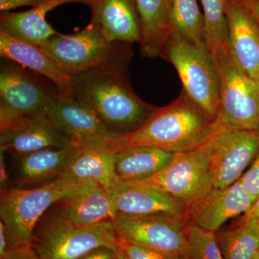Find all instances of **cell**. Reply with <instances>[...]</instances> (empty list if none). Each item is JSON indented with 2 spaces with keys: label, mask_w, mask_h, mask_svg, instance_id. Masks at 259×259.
<instances>
[{
  "label": "cell",
  "mask_w": 259,
  "mask_h": 259,
  "mask_svg": "<svg viewBox=\"0 0 259 259\" xmlns=\"http://www.w3.org/2000/svg\"><path fill=\"white\" fill-rule=\"evenodd\" d=\"M127 66H110L70 76L66 94L91 109L112 129L131 135L158 107L136 95L129 81Z\"/></svg>",
  "instance_id": "1"
},
{
  "label": "cell",
  "mask_w": 259,
  "mask_h": 259,
  "mask_svg": "<svg viewBox=\"0 0 259 259\" xmlns=\"http://www.w3.org/2000/svg\"><path fill=\"white\" fill-rule=\"evenodd\" d=\"M184 90L175 101L158 107L141 128L129 135V146H156L175 153L188 152L208 141L223 128Z\"/></svg>",
  "instance_id": "2"
},
{
  "label": "cell",
  "mask_w": 259,
  "mask_h": 259,
  "mask_svg": "<svg viewBox=\"0 0 259 259\" xmlns=\"http://www.w3.org/2000/svg\"><path fill=\"white\" fill-rule=\"evenodd\" d=\"M131 44L107 40L91 22L74 34L58 33L40 47L63 74L71 76L93 70L128 66Z\"/></svg>",
  "instance_id": "3"
},
{
  "label": "cell",
  "mask_w": 259,
  "mask_h": 259,
  "mask_svg": "<svg viewBox=\"0 0 259 259\" xmlns=\"http://www.w3.org/2000/svg\"><path fill=\"white\" fill-rule=\"evenodd\" d=\"M90 180L59 179L32 189L10 186L0 197V217L8 238V251L31 245L37 223L51 206L84 187Z\"/></svg>",
  "instance_id": "4"
},
{
  "label": "cell",
  "mask_w": 259,
  "mask_h": 259,
  "mask_svg": "<svg viewBox=\"0 0 259 259\" xmlns=\"http://www.w3.org/2000/svg\"><path fill=\"white\" fill-rule=\"evenodd\" d=\"M120 243L112 220L82 226L47 212L34 229L31 247L39 259H79L98 247L120 251Z\"/></svg>",
  "instance_id": "5"
},
{
  "label": "cell",
  "mask_w": 259,
  "mask_h": 259,
  "mask_svg": "<svg viewBox=\"0 0 259 259\" xmlns=\"http://www.w3.org/2000/svg\"><path fill=\"white\" fill-rule=\"evenodd\" d=\"M162 58L176 68L183 90L212 120L218 121L221 77L207 47H199L171 34Z\"/></svg>",
  "instance_id": "6"
},
{
  "label": "cell",
  "mask_w": 259,
  "mask_h": 259,
  "mask_svg": "<svg viewBox=\"0 0 259 259\" xmlns=\"http://www.w3.org/2000/svg\"><path fill=\"white\" fill-rule=\"evenodd\" d=\"M213 57L221 77L218 121L228 128L259 132V83L240 67L231 51Z\"/></svg>",
  "instance_id": "7"
},
{
  "label": "cell",
  "mask_w": 259,
  "mask_h": 259,
  "mask_svg": "<svg viewBox=\"0 0 259 259\" xmlns=\"http://www.w3.org/2000/svg\"><path fill=\"white\" fill-rule=\"evenodd\" d=\"M55 83L13 61L0 67V128L26 116L46 111L60 93Z\"/></svg>",
  "instance_id": "8"
},
{
  "label": "cell",
  "mask_w": 259,
  "mask_h": 259,
  "mask_svg": "<svg viewBox=\"0 0 259 259\" xmlns=\"http://www.w3.org/2000/svg\"><path fill=\"white\" fill-rule=\"evenodd\" d=\"M46 112L58 131L76 146L117 151L128 144L129 135L109 127L91 109L68 94H58Z\"/></svg>",
  "instance_id": "9"
},
{
  "label": "cell",
  "mask_w": 259,
  "mask_h": 259,
  "mask_svg": "<svg viewBox=\"0 0 259 259\" xmlns=\"http://www.w3.org/2000/svg\"><path fill=\"white\" fill-rule=\"evenodd\" d=\"M112 222L121 241L151 248L172 259H189V225L185 216L118 214Z\"/></svg>",
  "instance_id": "10"
},
{
  "label": "cell",
  "mask_w": 259,
  "mask_h": 259,
  "mask_svg": "<svg viewBox=\"0 0 259 259\" xmlns=\"http://www.w3.org/2000/svg\"><path fill=\"white\" fill-rule=\"evenodd\" d=\"M209 141L192 151L176 153L163 169L145 181L184 203L202 198L214 188Z\"/></svg>",
  "instance_id": "11"
},
{
  "label": "cell",
  "mask_w": 259,
  "mask_h": 259,
  "mask_svg": "<svg viewBox=\"0 0 259 259\" xmlns=\"http://www.w3.org/2000/svg\"><path fill=\"white\" fill-rule=\"evenodd\" d=\"M214 188H226L241 179L259 152V132L223 127L209 139Z\"/></svg>",
  "instance_id": "12"
},
{
  "label": "cell",
  "mask_w": 259,
  "mask_h": 259,
  "mask_svg": "<svg viewBox=\"0 0 259 259\" xmlns=\"http://www.w3.org/2000/svg\"><path fill=\"white\" fill-rule=\"evenodd\" d=\"M77 146L58 131L47 112L26 116L0 128V151L15 157L45 148Z\"/></svg>",
  "instance_id": "13"
},
{
  "label": "cell",
  "mask_w": 259,
  "mask_h": 259,
  "mask_svg": "<svg viewBox=\"0 0 259 259\" xmlns=\"http://www.w3.org/2000/svg\"><path fill=\"white\" fill-rule=\"evenodd\" d=\"M254 201L245 192L241 180L226 188H213L199 200L190 204L187 214L189 226L216 231L232 218L246 214Z\"/></svg>",
  "instance_id": "14"
},
{
  "label": "cell",
  "mask_w": 259,
  "mask_h": 259,
  "mask_svg": "<svg viewBox=\"0 0 259 259\" xmlns=\"http://www.w3.org/2000/svg\"><path fill=\"white\" fill-rule=\"evenodd\" d=\"M109 195L115 215L168 214L187 217L190 206L146 181H122Z\"/></svg>",
  "instance_id": "15"
},
{
  "label": "cell",
  "mask_w": 259,
  "mask_h": 259,
  "mask_svg": "<svg viewBox=\"0 0 259 259\" xmlns=\"http://www.w3.org/2000/svg\"><path fill=\"white\" fill-rule=\"evenodd\" d=\"M230 51L237 64L259 83V27L238 0H227Z\"/></svg>",
  "instance_id": "16"
},
{
  "label": "cell",
  "mask_w": 259,
  "mask_h": 259,
  "mask_svg": "<svg viewBox=\"0 0 259 259\" xmlns=\"http://www.w3.org/2000/svg\"><path fill=\"white\" fill-rule=\"evenodd\" d=\"M47 212L82 226L97 224L115 216L110 195L92 180L80 190L59 199Z\"/></svg>",
  "instance_id": "17"
},
{
  "label": "cell",
  "mask_w": 259,
  "mask_h": 259,
  "mask_svg": "<svg viewBox=\"0 0 259 259\" xmlns=\"http://www.w3.org/2000/svg\"><path fill=\"white\" fill-rule=\"evenodd\" d=\"M90 22L110 42L141 41V23L136 0H88Z\"/></svg>",
  "instance_id": "18"
},
{
  "label": "cell",
  "mask_w": 259,
  "mask_h": 259,
  "mask_svg": "<svg viewBox=\"0 0 259 259\" xmlns=\"http://www.w3.org/2000/svg\"><path fill=\"white\" fill-rule=\"evenodd\" d=\"M79 146L49 148L17 158L15 185L20 189H32L49 185L61 178Z\"/></svg>",
  "instance_id": "19"
},
{
  "label": "cell",
  "mask_w": 259,
  "mask_h": 259,
  "mask_svg": "<svg viewBox=\"0 0 259 259\" xmlns=\"http://www.w3.org/2000/svg\"><path fill=\"white\" fill-rule=\"evenodd\" d=\"M88 0H49L24 12H2L0 31L37 47L45 45L49 39L59 33L48 23L49 12L69 3L88 4Z\"/></svg>",
  "instance_id": "20"
},
{
  "label": "cell",
  "mask_w": 259,
  "mask_h": 259,
  "mask_svg": "<svg viewBox=\"0 0 259 259\" xmlns=\"http://www.w3.org/2000/svg\"><path fill=\"white\" fill-rule=\"evenodd\" d=\"M117 151L79 146L60 179L94 181L107 193H111L122 181L116 173Z\"/></svg>",
  "instance_id": "21"
},
{
  "label": "cell",
  "mask_w": 259,
  "mask_h": 259,
  "mask_svg": "<svg viewBox=\"0 0 259 259\" xmlns=\"http://www.w3.org/2000/svg\"><path fill=\"white\" fill-rule=\"evenodd\" d=\"M171 3L172 0H136L141 23L140 50L144 57H161L171 36Z\"/></svg>",
  "instance_id": "22"
},
{
  "label": "cell",
  "mask_w": 259,
  "mask_h": 259,
  "mask_svg": "<svg viewBox=\"0 0 259 259\" xmlns=\"http://www.w3.org/2000/svg\"><path fill=\"white\" fill-rule=\"evenodd\" d=\"M0 55L53 81L61 93H67L70 76L63 74L40 47L0 31Z\"/></svg>",
  "instance_id": "23"
},
{
  "label": "cell",
  "mask_w": 259,
  "mask_h": 259,
  "mask_svg": "<svg viewBox=\"0 0 259 259\" xmlns=\"http://www.w3.org/2000/svg\"><path fill=\"white\" fill-rule=\"evenodd\" d=\"M175 155L156 146L127 145L117 151L116 173L122 181L147 180L163 169Z\"/></svg>",
  "instance_id": "24"
},
{
  "label": "cell",
  "mask_w": 259,
  "mask_h": 259,
  "mask_svg": "<svg viewBox=\"0 0 259 259\" xmlns=\"http://www.w3.org/2000/svg\"><path fill=\"white\" fill-rule=\"evenodd\" d=\"M215 236L224 259H253L259 253V222L246 214L234 228Z\"/></svg>",
  "instance_id": "25"
},
{
  "label": "cell",
  "mask_w": 259,
  "mask_h": 259,
  "mask_svg": "<svg viewBox=\"0 0 259 259\" xmlns=\"http://www.w3.org/2000/svg\"><path fill=\"white\" fill-rule=\"evenodd\" d=\"M170 25L171 35H178L194 45L207 47L204 15L197 0H172Z\"/></svg>",
  "instance_id": "26"
},
{
  "label": "cell",
  "mask_w": 259,
  "mask_h": 259,
  "mask_svg": "<svg viewBox=\"0 0 259 259\" xmlns=\"http://www.w3.org/2000/svg\"><path fill=\"white\" fill-rule=\"evenodd\" d=\"M226 1L200 0L204 11L206 44L212 56L230 50Z\"/></svg>",
  "instance_id": "27"
},
{
  "label": "cell",
  "mask_w": 259,
  "mask_h": 259,
  "mask_svg": "<svg viewBox=\"0 0 259 259\" xmlns=\"http://www.w3.org/2000/svg\"><path fill=\"white\" fill-rule=\"evenodd\" d=\"M187 241L189 259H224L214 232L190 226L187 231Z\"/></svg>",
  "instance_id": "28"
},
{
  "label": "cell",
  "mask_w": 259,
  "mask_h": 259,
  "mask_svg": "<svg viewBox=\"0 0 259 259\" xmlns=\"http://www.w3.org/2000/svg\"><path fill=\"white\" fill-rule=\"evenodd\" d=\"M120 250L126 259H172L156 250L121 241Z\"/></svg>",
  "instance_id": "29"
},
{
  "label": "cell",
  "mask_w": 259,
  "mask_h": 259,
  "mask_svg": "<svg viewBox=\"0 0 259 259\" xmlns=\"http://www.w3.org/2000/svg\"><path fill=\"white\" fill-rule=\"evenodd\" d=\"M240 180L245 192L255 202L259 197V152L248 171L243 174Z\"/></svg>",
  "instance_id": "30"
},
{
  "label": "cell",
  "mask_w": 259,
  "mask_h": 259,
  "mask_svg": "<svg viewBox=\"0 0 259 259\" xmlns=\"http://www.w3.org/2000/svg\"><path fill=\"white\" fill-rule=\"evenodd\" d=\"M49 0H0V10L2 12L12 11L22 7H35L47 3Z\"/></svg>",
  "instance_id": "31"
},
{
  "label": "cell",
  "mask_w": 259,
  "mask_h": 259,
  "mask_svg": "<svg viewBox=\"0 0 259 259\" xmlns=\"http://www.w3.org/2000/svg\"><path fill=\"white\" fill-rule=\"evenodd\" d=\"M120 251L107 246L98 247L90 250L79 259H118Z\"/></svg>",
  "instance_id": "32"
},
{
  "label": "cell",
  "mask_w": 259,
  "mask_h": 259,
  "mask_svg": "<svg viewBox=\"0 0 259 259\" xmlns=\"http://www.w3.org/2000/svg\"><path fill=\"white\" fill-rule=\"evenodd\" d=\"M3 259H39L38 257L30 246L21 247L10 250Z\"/></svg>",
  "instance_id": "33"
},
{
  "label": "cell",
  "mask_w": 259,
  "mask_h": 259,
  "mask_svg": "<svg viewBox=\"0 0 259 259\" xmlns=\"http://www.w3.org/2000/svg\"><path fill=\"white\" fill-rule=\"evenodd\" d=\"M253 17L259 27V0H238Z\"/></svg>",
  "instance_id": "34"
},
{
  "label": "cell",
  "mask_w": 259,
  "mask_h": 259,
  "mask_svg": "<svg viewBox=\"0 0 259 259\" xmlns=\"http://www.w3.org/2000/svg\"><path fill=\"white\" fill-rule=\"evenodd\" d=\"M3 153H4L3 151H0V187H1V192H4L11 186L9 184V178H8V174L7 171Z\"/></svg>",
  "instance_id": "35"
},
{
  "label": "cell",
  "mask_w": 259,
  "mask_h": 259,
  "mask_svg": "<svg viewBox=\"0 0 259 259\" xmlns=\"http://www.w3.org/2000/svg\"><path fill=\"white\" fill-rule=\"evenodd\" d=\"M8 252V243L5 228L3 223L0 222V259L4 258Z\"/></svg>",
  "instance_id": "36"
},
{
  "label": "cell",
  "mask_w": 259,
  "mask_h": 259,
  "mask_svg": "<svg viewBox=\"0 0 259 259\" xmlns=\"http://www.w3.org/2000/svg\"><path fill=\"white\" fill-rule=\"evenodd\" d=\"M245 214H246L248 217L255 218L259 222V197L254 202V204H253L250 210Z\"/></svg>",
  "instance_id": "37"
},
{
  "label": "cell",
  "mask_w": 259,
  "mask_h": 259,
  "mask_svg": "<svg viewBox=\"0 0 259 259\" xmlns=\"http://www.w3.org/2000/svg\"><path fill=\"white\" fill-rule=\"evenodd\" d=\"M118 259H126L125 255H123V253L120 251V253H119V258Z\"/></svg>",
  "instance_id": "38"
},
{
  "label": "cell",
  "mask_w": 259,
  "mask_h": 259,
  "mask_svg": "<svg viewBox=\"0 0 259 259\" xmlns=\"http://www.w3.org/2000/svg\"><path fill=\"white\" fill-rule=\"evenodd\" d=\"M253 259H259V253Z\"/></svg>",
  "instance_id": "39"
}]
</instances>
